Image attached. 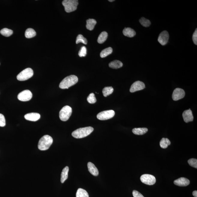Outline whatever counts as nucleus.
<instances>
[{
  "mask_svg": "<svg viewBox=\"0 0 197 197\" xmlns=\"http://www.w3.org/2000/svg\"><path fill=\"white\" fill-rule=\"evenodd\" d=\"M94 130L93 128L92 127L80 128L73 131L72 135L76 139H82L89 135Z\"/></svg>",
  "mask_w": 197,
  "mask_h": 197,
  "instance_id": "f257e3e1",
  "label": "nucleus"
},
{
  "mask_svg": "<svg viewBox=\"0 0 197 197\" xmlns=\"http://www.w3.org/2000/svg\"><path fill=\"white\" fill-rule=\"evenodd\" d=\"M78 81V78L76 76L71 75L65 77L61 82L59 87L62 89H68L69 88L72 86Z\"/></svg>",
  "mask_w": 197,
  "mask_h": 197,
  "instance_id": "f03ea898",
  "label": "nucleus"
},
{
  "mask_svg": "<svg viewBox=\"0 0 197 197\" xmlns=\"http://www.w3.org/2000/svg\"><path fill=\"white\" fill-rule=\"evenodd\" d=\"M53 142L52 138L49 135L43 136L39 141L38 148L41 151H46L49 149Z\"/></svg>",
  "mask_w": 197,
  "mask_h": 197,
  "instance_id": "7ed1b4c3",
  "label": "nucleus"
},
{
  "mask_svg": "<svg viewBox=\"0 0 197 197\" xmlns=\"http://www.w3.org/2000/svg\"><path fill=\"white\" fill-rule=\"evenodd\" d=\"M62 4L64 7L65 10L67 13H70L77 9L79 4L77 0H64Z\"/></svg>",
  "mask_w": 197,
  "mask_h": 197,
  "instance_id": "20e7f679",
  "label": "nucleus"
},
{
  "mask_svg": "<svg viewBox=\"0 0 197 197\" xmlns=\"http://www.w3.org/2000/svg\"><path fill=\"white\" fill-rule=\"evenodd\" d=\"M34 72L32 69L27 68L20 72L17 76V79L20 81H23L28 79L33 76Z\"/></svg>",
  "mask_w": 197,
  "mask_h": 197,
  "instance_id": "39448f33",
  "label": "nucleus"
},
{
  "mask_svg": "<svg viewBox=\"0 0 197 197\" xmlns=\"http://www.w3.org/2000/svg\"><path fill=\"white\" fill-rule=\"evenodd\" d=\"M72 109L68 106H64L60 110L59 117L63 121H66L68 120L72 113Z\"/></svg>",
  "mask_w": 197,
  "mask_h": 197,
  "instance_id": "423d86ee",
  "label": "nucleus"
},
{
  "mask_svg": "<svg viewBox=\"0 0 197 197\" xmlns=\"http://www.w3.org/2000/svg\"><path fill=\"white\" fill-rule=\"evenodd\" d=\"M115 112L112 110L103 111L97 114V118L100 120H106L112 118L115 115Z\"/></svg>",
  "mask_w": 197,
  "mask_h": 197,
  "instance_id": "0eeeda50",
  "label": "nucleus"
},
{
  "mask_svg": "<svg viewBox=\"0 0 197 197\" xmlns=\"http://www.w3.org/2000/svg\"><path fill=\"white\" fill-rule=\"evenodd\" d=\"M142 182L146 185H154L156 182V179L153 175L149 174H144L142 175L140 178Z\"/></svg>",
  "mask_w": 197,
  "mask_h": 197,
  "instance_id": "6e6552de",
  "label": "nucleus"
},
{
  "mask_svg": "<svg viewBox=\"0 0 197 197\" xmlns=\"http://www.w3.org/2000/svg\"><path fill=\"white\" fill-rule=\"evenodd\" d=\"M32 96V94L30 90H25L18 94V99L21 101H28L31 100Z\"/></svg>",
  "mask_w": 197,
  "mask_h": 197,
  "instance_id": "1a4fd4ad",
  "label": "nucleus"
},
{
  "mask_svg": "<svg viewBox=\"0 0 197 197\" xmlns=\"http://www.w3.org/2000/svg\"><path fill=\"white\" fill-rule=\"evenodd\" d=\"M185 95V92L183 89L177 88L173 91L172 97L173 100L177 101L184 98Z\"/></svg>",
  "mask_w": 197,
  "mask_h": 197,
  "instance_id": "9d476101",
  "label": "nucleus"
},
{
  "mask_svg": "<svg viewBox=\"0 0 197 197\" xmlns=\"http://www.w3.org/2000/svg\"><path fill=\"white\" fill-rule=\"evenodd\" d=\"M145 85L144 82L137 81L134 82L131 85L130 91L131 92H134L137 91L142 90L145 88Z\"/></svg>",
  "mask_w": 197,
  "mask_h": 197,
  "instance_id": "9b49d317",
  "label": "nucleus"
},
{
  "mask_svg": "<svg viewBox=\"0 0 197 197\" xmlns=\"http://www.w3.org/2000/svg\"><path fill=\"white\" fill-rule=\"evenodd\" d=\"M169 34L167 31H164L160 34L158 41L161 45H165L167 43L169 39Z\"/></svg>",
  "mask_w": 197,
  "mask_h": 197,
  "instance_id": "f8f14e48",
  "label": "nucleus"
},
{
  "mask_svg": "<svg viewBox=\"0 0 197 197\" xmlns=\"http://www.w3.org/2000/svg\"><path fill=\"white\" fill-rule=\"evenodd\" d=\"M183 117L184 120L186 123L192 122L193 120V117L191 109L184 111L183 114Z\"/></svg>",
  "mask_w": 197,
  "mask_h": 197,
  "instance_id": "ddd939ff",
  "label": "nucleus"
},
{
  "mask_svg": "<svg viewBox=\"0 0 197 197\" xmlns=\"http://www.w3.org/2000/svg\"><path fill=\"white\" fill-rule=\"evenodd\" d=\"M174 183L175 185L178 186L186 187L190 184V181L187 178H181L175 180Z\"/></svg>",
  "mask_w": 197,
  "mask_h": 197,
  "instance_id": "4468645a",
  "label": "nucleus"
},
{
  "mask_svg": "<svg viewBox=\"0 0 197 197\" xmlns=\"http://www.w3.org/2000/svg\"><path fill=\"white\" fill-rule=\"evenodd\" d=\"M24 117L27 120L35 122L40 119V115L38 113H30L26 114L25 115Z\"/></svg>",
  "mask_w": 197,
  "mask_h": 197,
  "instance_id": "2eb2a0df",
  "label": "nucleus"
},
{
  "mask_svg": "<svg viewBox=\"0 0 197 197\" xmlns=\"http://www.w3.org/2000/svg\"><path fill=\"white\" fill-rule=\"evenodd\" d=\"M88 171L91 174L94 176H97L99 175V171L97 167L93 163L89 162L87 164Z\"/></svg>",
  "mask_w": 197,
  "mask_h": 197,
  "instance_id": "dca6fc26",
  "label": "nucleus"
},
{
  "mask_svg": "<svg viewBox=\"0 0 197 197\" xmlns=\"http://www.w3.org/2000/svg\"><path fill=\"white\" fill-rule=\"evenodd\" d=\"M123 33L124 36L130 38L133 37L136 35L135 30L130 28H124L123 31Z\"/></svg>",
  "mask_w": 197,
  "mask_h": 197,
  "instance_id": "f3484780",
  "label": "nucleus"
},
{
  "mask_svg": "<svg viewBox=\"0 0 197 197\" xmlns=\"http://www.w3.org/2000/svg\"><path fill=\"white\" fill-rule=\"evenodd\" d=\"M148 129L146 128H135L132 130V132L137 135H142L148 132Z\"/></svg>",
  "mask_w": 197,
  "mask_h": 197,
  "instance_id": "a211bd4d",
  "label": "nucleus"
},
{
  "mask_svg": "<svg viewBox=\"0 0 197 197\" xmlns=\"http://www.w3.org/2000/svg\"><path fill=\"white\" fill-rule=\"evenodd\" d=\"M123 65V63L120 61L115 60L110 62L109 64L110 68L113 69H117L121 68Z\"/></svg>",
  "mask_w": 197,
  "mask_h": 197,
  "instance_id": "6ab92c4d",
  "label": "nucleus"
},
{
  "mask_svg": "<svg viewBox=\"0 0 197 197\" xmlns=\"http://www.w3.org/2000/svg\"><path fill=\"white\" fill-rule=\"evenodd\" d=\"M69 171V168L68 166H66L64 168L62 171L61 174V182L62 183H63L68 178V173Z\"/></svg>",
  "mask_w": 197,
  "mask_h": 197,
  "instance_id": "aec40b11",
  "label": "nucleus"
},
{
  "mask_svg": "<svg viewBox=\"0 0 197 197\" xmlns=\"http://www.w3.org/2000/svg\"><path fill=\"white\" fill-rule=\"evenodd\" d=\"M87 24L86 27L88 30H90V31L93 30L95 25L97 24V21L95 19H89L87 20Z\"/></svg>",
  "mask_w": 197,
  "mask_h": 197,
  "instance_id": "412c9836",
  "label": "nucleus"
},
{
  "mask_svg": "<svg viewBox=\"0 0 197 197\" xmlns=\"http://www.w3.org/2000/svg\"><path fill=\"white\" fill-rule=\"evenodd\" d=\"M36 35V32L32 28H28L25 33V36L26 38H30L34 37Z\"/></svg>",
  "mask_w": 197,
  "mask_h": 197,
  "instance_id": "4be33fe9",
  "label": "nucleus"
},
{
  "mask_svg": "<svg viewBox=\"0 0 197 197\" xmlns=\"http://www.w3.org/2000/svg\"><path fill=\"white\" fill-rule=\"evenodd\" d=\"M107 37V33L106 31H103L98 37V39H97V42L99 43H103L106 40Z\"/></svg>",
  "mask_w": 197,
  "mask_h": 197,
  "instance_id": "5701e85b",
  "label": "nucleus"
},
{
  "mask_svg": "<svg viewBox=\"0 0 197 197\" xmlns=\"http://www.w3.org/2000/svg\"><path fill=\"white\" fill-rule=\"evenodd\" d=\"M113 51L111 47H109L105 49L101 52L100 56L101 58H104L108 55L111 54Z\"/></svg>",
  "mask_w": 197,
  "mask_h": 197,
  "instance_id": "b1692460",
  "label": "nucleus"
},
{
  "mask_svg": "<svg viewBox=\"0 0 197 197\" xmlns=\"http://www.w3.org/2000/svg\"><path fill=\"white\" fill-rule=\"evenodd\" d=\"M171 143L169 140L167 138H163L160 142V146L163 149H166L168 146L171 145Z\"/></svg>",
  "mask_w": 197,
  "mask_h": 197,
  "instance_id": "393cba45",
  "label": "nucleus"
},
{
  "mask_svg": "<svg viewBox=\"0 0 197 197\" xmlns=\"http://www.w3.org/2000/svg\"><path fill=\"white\" fill-rule=\"evenodd\" d=\"M76 197H89L87 191L82 188H79L77 191Z\"/></svg>",
  "mask_w": 197,
  "mask_h": 197,
  "instance_id": "a878e982",
  "label": "nucleus"
},
{
  "mask_svg": "<svg viewBox=\"0 0 197 197\" xmlns=\"http://www.w3.org/2000/svg\"><path fill=\"white\" fill-rule=\"evenodd\" d=\"M114 91V89L112 87H104L102 91L104 97L110 95Z\"/></svg>",
  "mask_w": 197,
  "mask_h": 197,
  "instance_id": "bb28decb",
  "label": "nucleus"
},
{
  "mask_svg": "<svg viewBox=\"0 0 197 197\" xmlns=\"http://www.w3.org/2000/svg\"><path fill=\"white\" fill-rule=\"evenodd\" d=\"M13 32L12 30L6 28H3L0 31V33L1 35L6 37L11 36L13 34Z\"/></svg>",
  "mask_w": 197,
  "mask_h": 197,
  "instance_id": "cd10ccee",
  "label": "nucleus"
},
{
  "mask_svg": "<svg viewBox=\"0 0 197 197\" xmlns=\"http://www.w3.org/2000/svg\"><path fill=\"white\" fill-rule=\"evenodd\" d=\"M139 22L142 26L145 27H148L150 26L151 22L149 19L144 17H142L139 20Z\"/></svg>",
  "mask_w": 197,
  "mask_h": 197,
  "instance_id": "c85d7f7f",
  "label": "nucleus"
},
{
  "mask_svg": "<svg viewBox=\"0 0 197 197\" xmlns=\"http://www.w3.org/2000/svg\"><path fill=\"white\" fill-rule=\"evenodd\" d=\"M82 43L86 45L87 44V40L82 35L79 34L77 36L76 40V43L78 44L79 43Z\"/></svg>",
  "mask_w": 197,
  "mask_h": 197,
  "instance_id": "c756f323",
  "label": "nucleus"
},
{
  "mask_svg": "<svg viewBox=\"0 0 197 197\" xmlns=\"http://www.w3.org/2000/svg\"><path fill=\"white\" fill-rule=\"evenodd\" d=\"M87 100L89 103L90 104H94L97 102V99H96L95 95L93 93H91L87 97Z\"/></svg>",
  "mask_w": 197,
  "mask_h": 197,
  "instance_id": "7c9ffc66",
  "label": "nucleus"
},
{
  "mask_svg": "<svg viewBox=\"0 0 197 197\" xmlns=\"http://www.w3.org/2000/svg\"><path fill=\"white\" fill-rule=\"evenodd\" d=\"M87 48L85 46H82L79 52V55L80 57H85L87 55Z\"/></svg>",
  "mask_w": 197,
  "mask_h": 197,
  "instance_id": "2f4dec72",
  "label": "nucleus"
},
{
  "mask_svg": "<svg viewBox=\"0 0 197 197\" xmlns=\"http://www.w3.org/2000/svg\"><path fill=\"white\" fill-rule=\"evenodd\" d=\"M188 162L192 167L196 168H197V160L196 159H190L188 160Z\"/></svg>",
  "mask_w": 197,
  "mask_h": 197,
  "instance_id": "473e14b6",
  "label": "nucleus"
},
{
  "mask_svg": "<svg viewBox=\"0 0 197 197\" xmlns=\"http://www.w3.org/2000/svg\"><path fill=\"white\" fill-rule=\"evenodd\" d=\"M6 125V120L4 116L0 114V126L4 127Z\"/></svg>",
  "mask_w": 197,
  "mask_h": 197,
  "instance_id": "72a5a7b5",
  "label": "nucleus"
},
{
  "mask_svg": "<svg viewBox=\"0 0 197 197\" xmlns=\"http://www.w3.org/2000/svg\"><path fill=\"white\" fill-rule=\"evenodd\" d=\"M193 40L195 44L197 45V29L196 28L193 36Z\"/></svg>",
  "mask_w": 197,
  "mask_h": 197,
  "instance_id": "f704fd0d",
  "label": "nucleus"
},
{
  "mask_svg": "<svg viewBox=\"0 0 197 197\" xmlns=\"http://www.w3.org/2000/svg\"><path fill=\"white\" fill-rule=\"evenodd\" d=\"M133 195L134 197H144L142 194L136 190L133 191Z\"/></svg>",
  "mask_w": 197,
  "mask_h": 197,
  "instance_id": "c9c22d12",
  "label": "nucleus"
},
{
  "mask_svg": "<svg viewBox=\"0 0 197 197\" xmlns=\"http://www.w3.org/2000/svg\"><path fill=\"white\" fill-rule=\"evenodd\" d=\"M193 194L195 197H197V191H195L193 193Z\"/></svg>",
  "mask_w": 197,
  "mask_h": 197,
  "instance_id": "e433bc0d",
  "label": "nucleus"
},
{
  "mask_svg": "<svg viewBox=\"0 0 197 197\" xmlns=\"http://www.w3.org/2000/svg\"><path fill=\"white\" fill-rule=\"evenodd\" d=\"M109 1H110V2H112V1H114V0H109Z\"/></svg>",
  "mask_w": 197,
  "mask_h": 197,
  "instance_id": "4c0bfd02",
  "label": "nucleus"
}]
</instances>
